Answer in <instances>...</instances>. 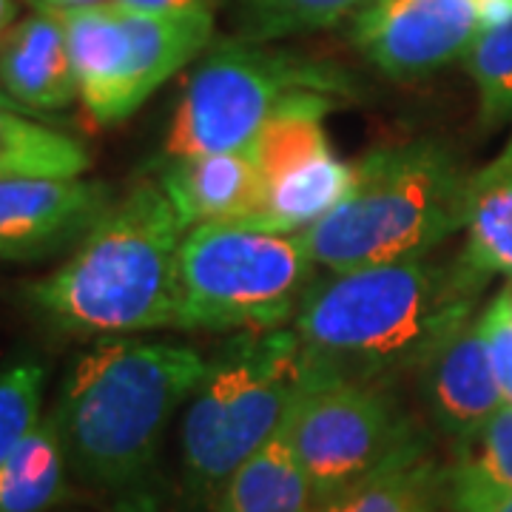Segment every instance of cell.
Segmentation results:
<instances>
[{"label":"cell","instance_id":"obj_6","mask_svg":"<svg viewBox=\"0 0 512 512\" xmlns=\"http://www.w3.org/2000/svg\"><path fill=\"white\" fill-rule=\"evenodd\" d=\"M356 97V77L336 63L242 37L222 40L188 74L165 134V160L245 148L279 117H328Z\"/></svg>","mask_w":512,"mask_h":512},{"label":"cell","instance_id":"obj_17","mask_svg":"<svg viewBox=\"0 0 512 512\" xmlns=\"http://www.w3.org/2000/svg\"><path fill=\"white\" fill-rule=\"evenodd\" d=\"M350 183H353V163L339 160L330 148L325 154L271 180L265 188V202L259 214L239 225H251L274 234H299L322 217H328L345 200Z\"/></svg>","mask_w":512,"mask_h":512},{"label":"cell","instance_id":"obj_13","mask_svg":"<svg viewBox=\"0 0 512 512\" xmlns=\"http://www.w3.org/2000/svg\"><path fill=\"white\" fill-rule=\"evenodd\" d=\"M160 185L188 231L208 222H248L265 202V174L251 146L168 160Z\"/></svg>","mask_w":512,"mask_h":512},{"label":"cell","instance_id":"obj_30","mask_svg":"<svg viewBox=\"0 0 512 512\" xmlns=\"http://www.w3.org/2000/svg\"><path fill=\"white\" fill-rule=\"evenodd\" d=\"M15 18H18V6H15V0H0V43H3L6 32L15 26Z\"/></svg>","mask_w":512,"mask_h":512},{"label":"cell","instance_id":"obj_15","mask_svg":"<svg viewBox=\"0 0 512 512\" xmlns=\"http://www.w3.org/2000/svg\"><path fill=\"white\" fill-rule=\"evenodd\" d=\"M319 501L299 456L293 453L288 427L282 424L237 473L222 484L214 512H316Z\"/></svg>","mask_w":512,"mask_h":512},{"label":"cell","instance_id":"obj_10","mask_svg":"<svg viewBox=\"0 0 512 512\" xmlns=\"http://www.w3.org/2000/svg\"><path fill=\"white\" fill-rule=\"evenodd\" d=\"M114 202V188L103 180H6L0 183V259L40 262L72 254Z\"/></svg>","mask_w":512,"mask_h":512},{"label":"cell","instance_id":"obj_23","mask_svg":"<svg viewBox=\"0 0 512 512\" xmlns=\"http://www.w3.org/2000/svg\"><path fill=\"white\" fill-rule=\"evenodd\" d=\"M481 103L484 126L512 117V20L481 32L464 57Z\"/></svg>","mask_w":512,"mask_h":512},{"label":"cell","instance_id":"obj_11","mask_svg":"<svg viewBox=\"0 0 512 512\" xmlns=\"http://www.w3.org/2000/svg\"><path fill=\"white\" fill-rule=\"evenodd\" d=\"M421 396L441 433L464 439L504 407L481 311L441 345L419 370Z\"/></svg>","mask_w":512,"mask_h":512},{"label":"cell","instance_id":"obj_1","mask_svg":"<svg viewBox=\"0 0 512 512\" xmlns=\"http://www.w3.org/2000/svg\"><path fill=\"white\" fill-rule=\"evenodd\" d=\"M487 282L461 254L342 271L313 285L291 328L319 376L393 384L476 316Z\"/></svg>","mask_w":512,"mask_h":512},{"label":"cell","instance_id":"obj_27","mask_svg":"<svg viewBox=\"0 0 512 512\" xmlns=\"http://www.w3.org/2000/svg\"><path fill=\"white\" fill-rule=\"evenodd\" d=\"M114 3L146 15H180V12H214L220 0H114Z\"/></svg>","mask_w":512,"mask_h":512},{"label":"cell","instance_id":"obj_3","mask_svg":"<svg viewBox=\"0 0 512 512\" xmlns=\"http://www.w3.org/2000/svg\"><path fill=\"white\" fill-rule=\"evenodd\" d=\"M205 365L188 345L134 336L100 339L77 356L49 413L74 478L109 493L137 490Z\"/></svg>","mask_w":512,"mask_h":512},{"label":"cell","instance_id":"obj_9","mask_svg":"<svg viewBox=\"0 0 512 512\" xmlns=\"http://www.w3.org/2000/svg\"><path fill=\"white\" fill-rule=\"evenodd\" d=\"M481 35L476 0H367L353 43L393 80H419L467 57Z\"/></svg>","mask_w":512,"mask_h":512},{"label":"cell","instance_id":"obj_16","mask_svg":"<svg viewBox=\"0 0 512 512\" xmlns=\"http://www.w3.org/2000/svg\"><path fill=\"white\" fill-rule=\"evenodd\" d=\"M441 504H447V467L430 456L421 436L316 512H439Z\"/></svg>","mask_w":512,"mask_h":512},{"label":"cell","instance_id":"obj_7","mask_svg":"<svg viewBox=\"0 0 512 512\" xmlns=\"http://www.w3.org/2000/svg\"><path fill=\"white\" fill-rule=\"evenodd\" d=\"M296 234L239 222L191 228L180 248L177 330L245 333L288 328L319 282Z\"/></svg>","mask_w":512,"mask_h":512},{"label":"cell","instance_id":"obj_31","mask_svg":"<svg viewBox=\"0 0 512 512\" xmlns=\"http://www.w3.org/2000/svg\"><path fill=\"white\" fill-rule=\"evenodd\" d=\"M0 109H12V111H20V114H26V111L20 109L18 103H15V100H12L9 94L3 92V89H0Z\"/></svg>","mask_w":512,"mask_h":512},{"label":"cell","instance_id":"obj_12","mask_svg":"<svg viewBox=\"0 0 512 512\" xmlns=\"http://www.w3.org/2000/svg\"><path fill=\"white\" fill-rule=\"evenodd\" d=\"M55 12V9H49ZM72 55L80 103L97 126H117L134 114L131 109V40L120 6L97 3L55 12Z\"/></svg>","mask_w":512,"mask_h":512},{"label":"cell","instance_id":"obj_19","mask_svg":"<svg viewBox=\"0 0 512 512\" xmlns=\"http://www.w3.org/2000/svg\"><path fill=\"white\" fill-rule=\"evenodd\" d=\"M467 245L461 259L484 279H512V137L493 163L470 177Z\"/></svg>","mask_w":512,"mask_h":512},{"label":"cell","instance_id":"obj_4","mask_svg":"<svg viewBox=\"0 0 512 512\" xmlns=\"http://www.w3.org/2000/svg\"><path fill=\"white\" fill-rule=\"evenodd\" d=\"M470 177L433 137L373 148L353 163L345 200L296 237L328 274L430 256L464 231Z\"/></svg>","mask_w":512,"mask_h":512},{"label":"cell","instance_id":"obj_5","mask_svg":"<svg viewBox=\"0 0 512 512\" xmlns=\"http://www.w3.org/2000/svg\"><path fill=\"white\" fill-rule=\"evenodd\" d=\"M316 379L325 376L316 373L293 328L234 333L208 359L185 402L180 461L188 493L214 501Z\"/></svg>","mask_w":512,"mask_h":512},{"label":"cell","instance_id":"obj_25","mask_svg":"<svg viewBox=\"0 0 512 512\" xmlns=\"http://www.w3.org/2000/svg\"><path fill=\"white\" fill-rule=\"evenodd\" d=\"M46 367L35 359H18L0 370V464L43 421Z\"/></svg>","mask_w":512,"mask_h":512},{"label":"cell","instance_id":"obj_14","mask_svg":"<svg viewBox=\"0 0 512 512\" xmlns=\"http://www.w3.org/2000/svg\"><path fill=\"white\" fill-rule=\"evenodd\" d=\"M0 89L29 117H46L80 97L63 23L55 12L37 9L15 23L0 43Z\"/></svg>","mask_w":512,"mask_h":512},{"label":"cell","instance_id":"obj_22","mask_svg":"<svg viewBox=\"0 0 512 512\" xmlns=\"http://www.w3.org/2000/svg\"><path fill=\"white\" fill-rule=\"evenodd\" d=\"M365 0H234L242 40L271 43L276 37L336 26Z\"/></svg>","mask_w":512,"mask_h":512},{"label":"cell","instance_id":"obj_20","mask_svg":"<svg viewBox=\"0 0 512 512\" xmlns=\"http://www.w3.org/2000/svg\"><path fill=\"white\" fill-rule=\"evenodd\" d=\"M92 154L83 140L37 117L0 109V183L37 177H83Z\"/></svg>","mask_w":512,"mask_h":512},{"label":"cell","instance_id":"obj_21","mask_svg":"<svg viewBox=\"0 0 512 512\" xmlns=\"http://www.w3.org/2000/svg\"><path fill=\"white\" fill-rule=\"evenodd\" d=\"M69 461L52 419L37 424L0 464V512H46L69 495Z\"/></svg>","mask_w":512,"mask_h":512},{"label":"cell","instance_id":"obj_2","mask_svg":"<svg viewBox=\"0 0 512 512\" xmlns=\"http://www.w3.org/2000/svg\"><path fill=\"white\" fill-rule=\"evenodd\" d=\"M185 234L160 180H143L117 197L60 268L23 285L20 302L43 328L69 339L174 328Z\"/></svg>","mask_w":512,"mask_h":512},{"label":"cell","instance_id":"obj_33","mask_svg":"<svg viewBox=\"0 0 512 512\" xmlns=\"http://www.w3.org/2000/svg\"><path fill=\"white\" fill-rule=\"evenodd\" d=\"M501 296L507 299V308H510V313H512V285L507 288V291H501Z\"/></svg>","mask_w":512,"mask_h":512},{"label":"cell","instance_id":"obj_8","mask_svg":"<svg viewBox=\"0 0 512 512\" xmlns=\"http://www.w3.org/2000/svg\"><path fill=\"white\" fill-rule=\"evenodd\" d=\"M285 427L319 507L421 439L390 384L359 379H316Z\"/></svg>","mask_w":512,"mask_h":512},{"label":"cell","instance_id":"obj_18","mask_svg":"<svg viewBox=\"0 0 512 512\" xmlns=\"http://www.w3.org/2000/svg\"><path fill=\"white\" fill-rule=\"evenodd\" d=\"M512 495V404L456 441L447 464V510L484 512Z\"/></svg>","mask_w":512,"mask_h":512},{"label":"cell","instance_id":"obj_26","mask_svg":"<svg viewBox=\"0 0 512 512\" xmlns=\"http://www.w3.org/2000/svg\"><path fill=\"white\" fill-rule=\"evenodd\" d=\"M481 325H484V333H487L490 359H493L501 396H504V402L512 404V313L501 293L495 296L493 305L481 313Z\"/></svg>","mask_w":512,"mask_h":512},{"label":"cell","instance_id":"obj_29","mask_svg":"<svg viewBox=\"0 0 512 512\" xmlns=\"http://www.w3.org/2000/svg\"><path fill=\"white\" fill-rule=\"evenodd\" d=\"M37 9H80V6H97V3H111V0H32Z\"/></svg>","mask_w":512,"mask_h":512},{"label":"cell","instance_id":"obj_24","mask_svg":"<svg viewBox=\"0 0 512 512\" xmlns=\"http://www.w3.org/2000/svg\"><path fill=\"white\" fill-rule=\"evenodd\" d=\"M256 163L265 174V188L271 180L282 177L296 165L308 163L313 157L330 151L325 134V117L319 114H288L259 131L254 143Z\"/></svg>","mask_w":512,"mask_h":512},{"label":"cell","instance_id":"obj_28","mask_svg":"<svg viewBox=\"0 0 512 512\" xmlns=\"http://www.w3.org/2000/svg\"><path fill=\"white\" fill-rule=\"evenodd\" d=\"M481 12V32L512 20V0H476Z\"/></svg>","mask_w":512,"mask_h":512},{"label":"cell","instance_id":"obj_32","mask_svg":"<svg viewBox=\"0 0 512 512\" xmlns=\"http://www.w3.org/2000/svg\"><path fill=\"white\" fill-rule=\"evenodd\" d=\"M484 512H512V495L510 498H504V501H498L495 507H490V510Z\"/></svg>","mask_w":512,"mask_h":512}]
</instances>
